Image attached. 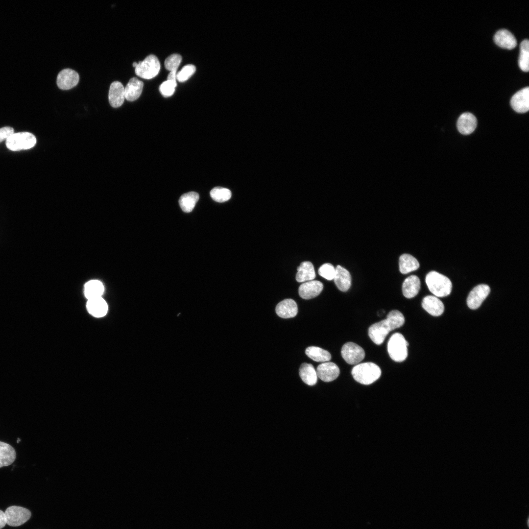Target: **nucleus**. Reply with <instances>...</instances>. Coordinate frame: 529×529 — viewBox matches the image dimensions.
<instances>
[{"mask_svg": "<svg viewBox=\"0 0 529 529\" xmlns=\"http://www.w3.org/2000/svg\"><path fill=\"white\" fill-rule=\"evenodd\" d=\"M354 380L362 385H368L376 381L381 375V370L376 364L367 362L359 363L352 369Z\"/></svg>", "mask_w": 529, "mask_h": 529, "instance_id": "obj_1", "label": "nucleus"}, {"mask_svg": "<svg viewBox=\"0 0 529 529\" xmlns=\"http://www.w3.org/2000/svg\"><path fill=\"white\" fill-rule=\"evenodd\" d=\"M425 281L430 291L437 297H446L451 292L452 284L451 280L436 271L429 272L426 276Z\"/></svg>", "mask_w": 529, "mask_h": 529, "instance_id": "obj_2", "label": "nucleus"}, {"mask_svg": "<svg viewBox=\"0 0 529 529\" xmlns=\"http://www.w3.org/2000/svg\"><path fill=\"white\" fill-rule=\"evenodd\" d=\"M408 342L402 334L399 333L393 334L387 343V352L390 358L395 361H404L408 355Z\"/></svg>", "mask_w": 529, "mask_h": 529, "instance_id": "obj_3", "label": "nucleus"}, {"mask_svg": "<svg viewBox=\"0 0 529 529\" xmlns=\"http://www.w3.org/2000/svg\"><path fill=\"white\" fill-rule=\"evenodd\" d=\"M36 143V138L32 133L27 132L14 133L6 140V147L12 151L28 149Z\"/></svg>", "mask_w": 529, "mask_h": 529, "instance_id": "obj_4", "label": "nucleus"}, {"mask_svg": "<svg viewBox=\"0 0 529 529\" xmlns=\"http://www.w3.org/2000/svg\"><path fill=\"white\" fill-rule=\"evenodd\" d=\"M160 70V64L157 57L154 55L147 56L143 61H140L135 67V72L138 76L146 79H151L156 76Z\"/></svg>", "mask_w": 529, "mask_h": 529, "instance_id": "obj_5", "label": "nucleus"}, {"mask_svg": "<svg viewBox=\"0 0 529 529\" xmlns=\"http://www.w3.org/2000/svg\"><path fill=\"white\" fill-rule=\"evenodd\" d=\"M396 329L392 321L388 318L375 323L368 329V335L372 341L377 345H381L385 340L388 333Z\"/></svg>", "mask_w": 529, "mask_h": 529, "instance_id": "obj_6", "label": "nucleus"}, {"mask_svg": "<svg viewBox=\"0 0 529 529\" xmlns=\"http://www.w3.org/2000/svg\"><path fill=\"white\" fill-rule=\"evenodd\" d=\"M4 514L6 524L12 527H18L24 524L31 517V512L28 509L16 505L8 507Z\"/></svg>", "mask_w": 529, "mask_h": 529, "instance_id": "obj_7", "label": "nucleus"}, {"mask_svg": "<svg viewBox=\"0 0 529 529\" xmlns=\"http://www.w3.org/2000/svg\"><path fill=\"white\" fill-rule=\"evenodd\" d=\"M341 356L344 361L349 364H358L365 357L363 349L352 342L345 343L341 348Z\"/></svg>", "mask_w": 529, "mask_h": 529, "instance_id": "obj_8", "label": "nucleus"}, {"mask_svg": "<svg viewBox=\"0 0 529 529\" xmlns=\"http://www.w3.org/2000/svg\"><path fill=\"white\" fill-rule=\"evenodd\" d=\"M490 292V287L486 284H480L470 292L467 299L468 307L472 310L479 308Z\"/></svg>", "mask_w": 529, "mask_h": 529, "instance_id": "obj_9", "label": "nucleus"}, {"mask_svg": "<svg viewBox=\"0 0 529 529\" xmlns=\"http://www.w3.org/2000/svg\"><path fill=\"white\" fill-rule=\"evenodd\" d=\"M512 109L519 113H524L529 110V87H526L515 93L510 99Z\"/></svg>", "mask_w": 529, "mask_h": 529, "instance_id": "obj_10", "label": "nucleus"}, {"mask_svg": "<svg viewBox=\"0 0 529 529\" xmlns=\"http://www.w3.org/2000/svg\"><path fill=\"white\" fill-rule=\"evenodd\" d=\"M79 80V76L76 71L71 69H65L58 73L56 83L60 89L69 90L75 87Z\"/></svg>", "mask_w": 529, "mask_h": 529, "instance_id": "obj_11", "label": "nucleus"}, {"mask_svg": "<svg viewBox=\"0 0 529 529\" xmlns=\"http://www.w3.org/2000/svg\"><path fill=\"white\" fill-rule=\"evenodd\" d=\"M317 377L322 381L330 382L337 379L339 375L338 366L332 362H325L319 364L316 368Z\"/></svg>", "mask_w": 529, "mask_h": 529, "instance_id": "obj_12", "label": "nucleus"}, {"mask_svg": "<svg viewBox=\"0 0 529 529\" xmlns=\"http://www.w3.org/2000/svg\"><path fill=\"white\" fill-rule=\"evenodd\" d=\"M323 288V284L319 281L312 280L304 282L299 287L300 296L304 299H310L318 296Z\"/></svg>", "mask_w": 529, "mask_h": 529, "instance_id": "obj_13", "label": "nucleus"}, {"mask_svg": "<svg viewBox=\"0 0 529 529\" xmlns=\"http://www.w3.org/2000/svg\"><path fill=\"white\" fill-rule=\"evenodd\" d=\"M477 120L475 116L471 113H462L458 118L457 121L458 131L463 135H469L476 129Z\"/></svg>", "mask_w": 529, "mask_h": 529, "instance_id": "obj_14", "label": "nucleus"}, {"mask_svg": "<svg viewBox=\"0 0 529 529\" xmlns=\"http://www.w3.org/2000/svg\"><path fill=\"white\" fill-rule=\"evenodd\" d=\"M109 103L113 107H119L123 104L125 99L124 87L119 81L113 82L110 86L108 94Z\"/></svg>", "mask_w": 529, "mask_h": 529, "instance_id": "obj_15", "label": "nucleus"}, {"mask_svg": "<svg viewBox=\"0 0 529 529\" xmlns=\"http://www.w3.org/2000/svg\"><path fill=\"white\" fill-rule=\"evenodd\" d=\"M421 305L422 308L433 316H440L444 311L443 303L435 296H425L422 300Z\"/></svg>", "mask_w": 529, "mask_h": 529, "instance_id": "obj_16", "label": "nucleus"}, {"mask_svg": "<svg viewBox=\"0 0 529 529\" xmlns=\"http://www.w3.org/2000/svg\"><path fill=\"white\" fill-rule=\"evenodd\" d=\"M494 41L501 48L508 49L514 48L517 45L514 35L506 29L497 31L494 35Z\"/></svg>", "mask_w": 529, "mask_h": 529, "instance_id": "obj_17", "label": "nucleus"}, {"mask_svg": "<svg viewBox=\"0 0 529 529\" xmlns=\"http://www.w3.org/2000/svg\"><path fill=\"white\" fill-rule=\"evenodd\" d=\"M275 311L279 316L283 318H289L296 315L298 307L296 303L293 299H286L277 305Z\"/></svg>", "mask_w": 529, "mask_h": 529, "instance_id": "obj_18", "label": "nucleus"}, {"mask_svg": "<svg viewBox=\"0 0 529 529\" xmlns=\"http://www.w3.org/2000/svg\"><path fill=\"white\" fill-rule=\"evenodd\" d=\"M334 280L337 288L342 291H347L351 285V277L349 272L339 265L336 267Z\"/></svg>", "mask_w": 529, "mask_h": 529, "instance_id": "obj_19", "label": "nucleus"}, {"mask_svg": "<svg viewBox=\"0 0 529 529\" xmlns=\"http://www.w3.org/2000/svg\"><path fill=\"white\" fill-rule=\"evenodd\" d=\"M86 307L89 313L96 317L104 316L108 311L107 304L102 297L88 300Z\"/></svg>", "mask_w": 529, "mask_h": 529, "instance_id": "obj_20", "label": "nucleus"}, {"mask_svg": "<svg viewBox=\"0 0 529 529\" xmlns=\"http://www.w3.org/2000/svg\"><path fill=\"white\" fill-rule=\"evenodd\" d=\"M143 86L142 81L136 77L131 78L124 88L125 98L129 101L137 99L142 94Z\"/></svg>", "mask_w": 529, "mask_h": 529, "instance_id": "obj_21", "label": "nucleus"}, {"mask_svg": "<svg viewBox=\"0 0 529 529\" xmlns=\"http://www.w3.org/2000/svg\"><path fill=\"white\" fill-rule=\"evenodd\" d=\"M420 289V281L416 275H410L407 277L402 285V292L407 298H411L415 296Z\"/></svg>", "mask_w": 529, "mask_h": 529, "instance_id": "obj_22", "label": "nucleus"}, {"mask_svg": "<svg viewBox=\"0 0 529 529\" xmlns=\"http://www.w3.org/2000/svg\"><path fill=\"white\" fill-rule=\"evenodd\" d=\"M315 277L314 267L310 262L306 261L301 263L297 267L296 280L298 282H306L313 280Z\"/></svg>", "mask_w": 529, "mask_h": 529, "instance_id": "obj_23", "label": "nucleus"}, {"mask_svg": "<svg viewBox=\"0 0 529 529\" xmlns=\"http://www.w3.org/2000/svg\"><path fill=\"white\" fill-rule=\"evenodd\" d=\"M16 457L14 448L7 443L0 441V468L11 465Z\"/></svg>", "mask_w": 529, "mask_h": 529, "instance_id": "obj_24", "label": "nucleus"}, {"mask_svg": "<svg viewBox=\"0 0 529 529\" xmlns=\"http://www.w3.org/2000/svg\"><path fill=\"white\" fill-rule=\"evenodd\" d=\"M399 264L400 271L404 274L416 270L419 267V263L417 259L409 254L401 255Z\"/></svg>", "mask_w": 529, "mask_h": 529, "instance_id": "obj_25", "label": "nucleus"}, {"mask_svg": "<svg viewBox=\"0 0 529 529\" xmlns=\"http://www.w3.org/2000/svg\"><path fill=\"white\" fill-rule=\"evenodd\" d=\"M299 375L302 380L309 385H313L317 381L316 370L312 364L303 363L299 368Z\"/></svg>", "mask_w": 529, "mask_h": 529, "instance_id": "obj_26", "label": "nucleus"}, {"mask_svg": "<svg viewBox=\"0 0 529 529\" xmlns=\"http://www.w3.org/2000/svg\"><path fill=\"white\" fill-rule=\"evenodd\" d=\"M103 292L104 287L102 283L97 280L88 282L84 287V294L88 300L101 297Z\"/></svg>", "mask_w": 529, "mask_h": 529, "instance_id": "obj_27", "label": "nucleus"}, {"mask_svg": "<svg viewBox=\"0 0 529 529\" xmlns=\"http://www.w3.org/2000/svg\"><path fill=\"white\" fill-rule=\"evenodd\" d=\"M198 199L199 194L197 192H190L181 196L179 204L184 212L189 213L193 209Z\"/></svg>", "mask_w": 529, "mask_h": 529, "instance_id": "obj_28", "label": "nucleus"}, {"mask_svg": "<svg viewBox=\"0 0 529 529\" xmlns=\"http://www.w3.org/2000/svg\"><path fill=\"white\" fill-rule=\"evenodd\" d=\"M305 353L308 357L317 362H325L331 359V355L328 351L318 347H308L305 350Z\"/></svg>", "mask_w": 529, "mask_h": 529, "instance_id": "obj_29", "label": "nucleus"}, {"mask_svg": "<svg viewBox=\"0 0 529 529\" xmlns=\"http://www.w3.org/2000/svg\"><path fill=\"white\" fill-rule=\"evenodd\" d=\"M529 42L527 39L523 40L520 45V53L518 65L524 72L529 70Z\"/></svg>", "mask_w": 529, "mask_h": 529, "instance_id": "obj_30", "label": "nucleus"}, {"mask_svg": "<svg viewBox=\"0 0 529 529\" xmlns=\"http://www.w3.org/2000/svg\"><path fill=\"white\" fill-rule=\"evenodd\" d=\"M231 195V192L229 189L219 187L213 188L210 192L212 199L217 202H224L228 200Z\"/></svg>", "mask_w": 529, "mask_h": 529, "instance_id": "obj_31", "label": "nucleus"}, {"mask_svg": "<svg viewBox=\"0 0 529 529\" xmlns=\"http://www.w3.org/2000/svg\"><path fill=\"white\" fill-rule=\"evenodd\" d=\"M182 57L178 54H173L168 57L165 61L166 69L170 72H176L180 63Z\"/></svg>", "mask_w": 529, "mask_h": 529, "instance_id": "obj_32", "label": "nucleus"}, {"mask_svg": "<svg viewBox=\"0 0 529 529\" xmlns=\"http://www.w3.org/2000/svg\"><path fill=\"white\" fill-rule=\"evenodd\" d=\"M195 71L196 68L194 65H187L177 73L176 80L181 82L186 81L193 75Z\"/></svg>", "mask_w": 529, "mask_h": 529, "instance_id": "obj_33", "label": "nucleus"}, {"mask_svg": "<svg viewBox=\"0 0 529 529\" xmlns=\"http://www.w3.org/2000/svg\"><path fill=\"white\" fill-rule=\"evenodd\" d=\"M176 85V81L167 80L160 85L159 91L164 97H169L173 94Z\"/></svg>", "mask_w": 529, "mask_h": 529, "instance_id": "obj_34", "label": "nucleus"}, {"mask_svg": "<svg viewBox=\"0 0 529 529\" xmlns=\"http://www.w3.org/2000/svg\"><path fill=\"white\" fill-rule=\"evenodd\" d=\"M336 273V268L330 263L322 265L318 269L319 274L328 280L334 279Z\"/></svg>", "mask_w": 529, "mask_h": 529, "instance_id": "obj_35", "label": "nucleus"}, {"mask_svg": "<svg viewBox=\"0 0 529 529\" xmlns=\"http://www.w3.org/2000/svg\"><path fill=\"white\" fill-rule=\"evenodd\" d=\"M14 133V129L11 127L5 126L0 128V142L6 140Z\"/></svg>", "mask_w": 529, "mask_h": 529, "instance_id": "obj_36", "label": "nucleus"}, {"mask_svg": "<svg viewBox=\"0 0 529 529\" xmlns=\"http://www.w3.org/2000/svg\"><path fill=\"white\" fill-rule=\"evenodd\" d=\"M6 524V522L4 512L0 510V529L3 528Z\"/></svg>", "mask_w": 529, "mask_h": 529, "instance_id": "obj_37", "label": "nucleus"}, {"mask_svg": "<svg viewBox=\"0 0 529 529\" xmlns=\"http://www.w3.org/2000/svg\"><path fill=\"white\" fill-rule=\"evenodd\" d=\"M176 72H170L167 77V80L176 81Z\"/></svg>", "mask_w": 529, "mask_h": 529, "instance_id": "obj_38", "label": "nucleus"}, {"mask_svg": "<svg viewBox=\"0 0 529 529\" xmlns=\"http://www.w3.org/2000/svg\"><path fill=\"white\" fill-rule=\"evenodd\" d=\"M137 65H138V63H136V62L133 63V66L134 67H135V68L137 66Z\"/></svg>", "mask_w": 529, "mask_h": 529, "instance_id": "obj_39", "label": "nucleus"}, {"mask_svg": "<svg viewBox=\"0 0 529 529\" xmlns=\"http://www.w3.org/2000/svg\"><path fill=\"white\" fill-rule=\"evenodd\" d=\"M527 523H528V525L529 526V519H528V522H527Z\"/></svg>", "mask_w": 529, "mask_h": 529, "instance_id": "obj_40", "label": "nucleus"}]
</instances>
